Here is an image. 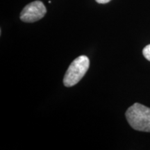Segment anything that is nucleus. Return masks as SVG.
<instances>
[{"label": "nucleus", "instance_id": "nucleus-3", "mask_svg": "<svg viewBox=\"0 0 150 150\" xmlns=\"http://www.w3.org/2000/svg\"><path fill=\"white\" fill-rule=\"evenodd\" d=\"M46 13L47 8L44 4L40 1H34L22 9L20 18L22 22L32 23L42 19Z\"/></svg>", "mask_w": 150, "mask_h": 150}, {"label": "nucleus", "instance_id": "nucleus-1", "mask_svg": "<svg viewBox=\"0 0 150 150\" xmlns=\"http://www.w3.org/2000/svg\"><path fill=\"white\" fill-rule=\"evenodd\" d=\"M127 122L136 131L150 132V108L135 103L125 112Z\"/></svg>", "mask_w": 150, "mask_h": 150}, {"label": "nucleus", "instance_id": "nucleus-5", "mask_svg": "<svg viewBox=\"0 0 150 150\" xmlns=\"http://www.w3.org/2000/svg\"><path fill=\"white\" fill-rule=\"evenodd\" d=\"M98 4H107L110 2L111 0H95Z\"/></svg>", "mask_w": 150, "mask_h": 150}, {"label": "nucleus", "instance_id": "nucleus-2", "mask_svg": "<svg viewBox=\"0 0 150 150\" xmlns=\"http://www.w3.org/2000/svg\"><path fill=\"white\" fill-rule=\"evenodd\" d=\"M90 67V60L86 56H80L71 63L63 78V84L66 87L76 85L83 77Z\"/></svg>", "mask_w": 150, "mask_h": 150}, {"label": "nucleus", "instance_id": "nucleus-4", "mask_svg": "<svg viewBox=\"0 0 150 150\" xmlns=\"http://www.w3.org/2000/svg\"><path fill=\"white\" fill-rule=\"evenodd\" d=\"M142 54L147 61H150V44L144 47L142 50Z\"/></svg>", "mask_w": 150, "mask_h": 150}]
</instances>
